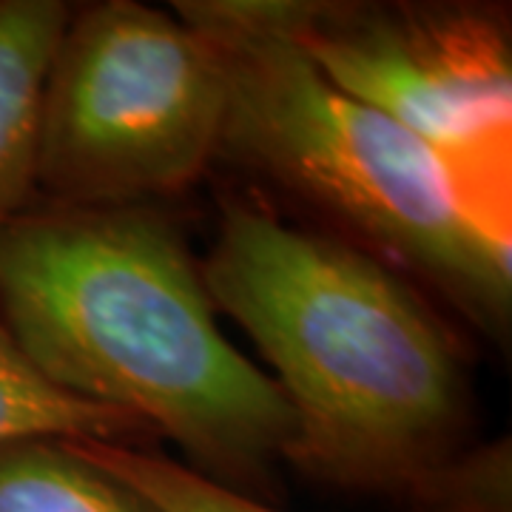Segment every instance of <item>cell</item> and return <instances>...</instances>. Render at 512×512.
<instances>
[{
  "label": "cell",
  "mask_w": 512,
  "mask_h": 512,
  "mask_svg": "<svg viewBox=\"0 0 512 512\" xmlns=\"http://www.w3.org/2000/svg\"><path fill=\"white\" fill-rule=\"evenodd\" d=\"M0 512H154L69 441L29 439L0 447Z\"/></svg>",
  "instance_id": "obj_7"
},
{
  "label": "cell",
  "mask_w": 512,
  "mask_h": 512,
  "mask_svg": "<svg viewBox=\"0 0 512 512\" xmlns=\"http://www.w3.org/2000/svg\"><path fill=\"white\" fill-rule=\"evenodd\" d=\"M146 430L123 410L77 399L46 382L0 322V447L29 439L128 444Z\"/></svg>",
  "instance_id": "obj_8"
},
{
  "label": "cell",
  "mask_w": 512,
  "mask_h": 512,
  "mask_svg": "<svg viewBox=\"0 0 512 512\" xmlns=\"http://www.w3.org/2000/svg\"><path fill=\"white\" fill-rule=\"evenodd\" d=\"M74 453L137 493L154 512H279L200 476L188 464L128 444L69 441Z\"/></svg>",
  "instance_id": "obj_9"
},
{
  "label": "cell",
  "mask_w": 512,
  "mask_h": 512,
  "mask_svg": "<svg viewBox=\"0 0 512 512\" xmlns=\"http://www.w3.org/2000/svg\"><path fill=\"white\" fill-rule=\"evenodd\" d=\"M0 322L37 373L165 433L259 498L288 458L279 384L222 336L183 237L151 205L23 211L0 228Z\"/></svg>",
  "instance_id": "obj_1"
},
{
  "label": "cell",
  "mask_w": 512,
  "mask_h": 512,
  "mask_svg": "<svg viewBox=\"0 0 512 512\" xmlns=\"http://www.w3.org/2000/svg\"><path fill=\"white\" fill-rule=\"evenodd\" d=\"M293 413L288 458L316 481L404 498L456 456L467 379L450 330L379 256L222 200L200 268Z\"/></svg>",
  "instance_id": "obj_2"
},
{
  "label": "cell",
  "mask_w": 512,
  "mask_h": 512,
  "mask_svg": "<svg viewBox=\"0 0 512 512\" xmlns=\"http://www.w3.org/2000/svg\"><path fill=\"white\" fill-rule=\"evenodd\" d=\"M339 92L416 134L484 220L510 231L512 40L478 3L245 0Z\"/></svg>",
  "instance_id": "obj_5"
},
{
  "label": "cell",
  "mask_w": 512,
  "mask_h": 512,
  "mask_svg": "<svg viewBox=\"0 0 512 512\" xmlns=\"http://www.w3.org/2000/svg\"><path fill=\"white\" fill-rule=\"evenodd\" d=\"M225 74L188 23L137 0L72 12L46 77L37 185L55 205L134 208L220 151Z\"/></svg>",
  "instance_id": "obj_4"
},
{
  "label": "cell",
  "mask_w": 512,
  "mask_h": 512,
  "mask_svg": "<svg viewBox=\"0 0 512 512\" xmlns=\"http://www.w3.org/2000/svg\"><path fill=\"white\" fill-rule=\"evenodd\" d=\"M72 12L63 0H0V228L37 185L46 77Z\"/></svg>",
  "instance_id": "obj_6"
},
{
  "label": "cell",
  "mask_w": 512,
  "mask_h": 512,
  "mask_svg": "<svg viewBox=\"0 0 512 512\" xmlns=\"http://www.w3.org/2000/svg\"><path fill=\"white\" fill-rule=\"evenodd\" d=\"M177 18L220 55L217 157L311 202L370 254L430 282L476 325H510V231L484 220L416 134L328 83L245 0H183Z\"/></svg>",
  "instance_id": "obj_3"
},
{
  "label": "cell",
  "mask_w": 512,
  "mask_h": 512,
  "mask_svg": "<svg viewBox=\"0 0 512 512\" xmlns=\"http://www.w3.org/2000/svg\"><path fill=\"white\" fill-rule=\"evenodd\" d=\"M510 447L453 456L421 476L402 501L413 512H512Z\"/></svg>",
  "instance_id": "obj_10"
}]
</instances>
